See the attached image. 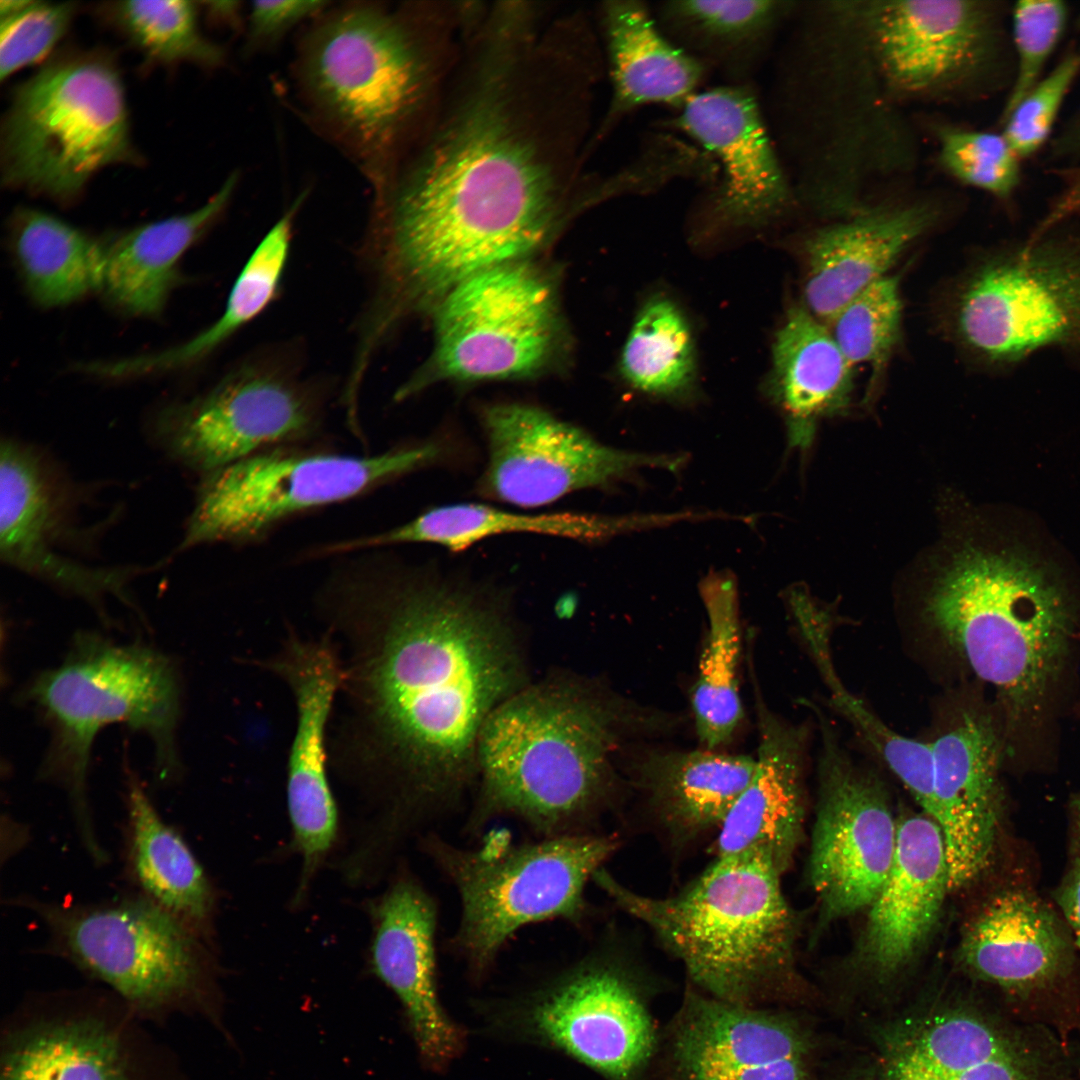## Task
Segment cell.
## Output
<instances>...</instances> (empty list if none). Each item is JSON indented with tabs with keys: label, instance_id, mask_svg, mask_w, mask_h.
Masks as SVG:
<instances>
[{
	"label": "cell",
	"instance_id": "f6af8a7d",
	"mask_svg": "<svg viewBox=\"0 0 1080 1080\" xmlns=\"http://www.w3.org/2000/svg\"><path fill=\"white\" fill-rule=\"evenodd\" d=\"M940 161L960 182L1000 199L1009 198L1020 180V158L1002 133L942 128Z\"/></svg>",
	"mask_w": 1080,
	"mask_h": 1080
},
{
	"label": "cell",
	"instance_id": "7dc6e473",
	"mask_svg": "<svg viewBox=\"0 0 1080 1080\" xmlns=\"http://www.w3.org/2000/svg\"><path fill=\"white\" fill-rule=\"evenodd\" d=\"M74 3L29 1L21 10L1 17L0 80L41 61L68 30Z\"/></svg>",
	"mask_w": 1080,
	"mask_h": 1080
},
{
	"label": "cell",
	"instance_id": "7bdbcfd3",
	"mask_svg": "<svg viewBox=\"0 0 1080 1080\" xmlns=\"http://www.w3.org/2000/svg\"><path fill=\"white\" fill-rule=\"evenodd\" d=\"M106 14L151 62H192L210 67L223 61L222 49L199 30L195 2L120 1L106 7Z\"/></svg>",
	"mask_w": 1080,
	"mask_h": 1080
},
{
	"label": "cell",
	"instance_id": "ac0fdd59",
	"mask_svg": "<svg viewBox=\"0 0 1080 1080\" xmlns=\"http://www.w3.org/2000/svg\"><path fill=\"white\" fill-rule=\"evenodd\" d=\"M716 164L700 195L706 231L758 230L781 219L795 196L755 85L700 90L669 121Z\"/></svg>",
	"mask_w": 1080,
	"mask_h": 1080
},
{
	"label": "cell",
	"instance_id": "816d5d0a",
	"mask_svg": "<svg viewBox=\"0 0 1080 1080\" xmlns=\"http://www.w3.org/2000/svg\"><path fill=\"white\" fill-rule=\"evenodd\" d=\"M1067 138L1068 140L1065 142L1066 146L1080 150V113L1074 121V124L1069 131Z\"/></svg>",
	"mask_w": 1080,
	"mask_h": 1080
},
{
	"label": "cell",
	"instance_id": "8d00e7d4",
	"mask_svg": "<svg viewBox=\"0 0 1080 1080\" xmlns=\"http://www.w3.org/2000/svg\"><path fill=\"white\" fill-rule=\"evenodd\" d=\"M756 759L714 750L652 752L639 784L664 826L680 840L719 828L750 782Z\"/></svg>",
	"mask_w": 1080,
	"mask_h": 1080
},
{
	"label": "cell",
	"instance_id": "ba28073f",
	"mask_svg": "<svg viewBox=\"0 0 1080 1080\" xmlns=\"http://www.w3.org/2000/svg\"><path fill=\"white\" fill-rule=\"evenodd\" d=\"M135 160L124 88L109 58H58L15 90L1 130L9 187L71 202L100 170Z\"/></svg>",
	"mask_w": 1080,
	"mask_h": 1080
},
{
	"label": "cell",
	"instance_id": "83f0119b",
	"mask_svg": "<svg viewBox=\"0 0 1080 1080\" xmlns=\"http://www.w3.org/2000/svg\"><path fill=\"white\" fill-rule=\"evenodd\" d=\"M56 489L47 466L26 445L2 440L0 448V554L8 565L101 607L120 597L121 568L82 565L52 549L60 528Z\"/></svg>",
	"mask_w": 1080,
	"mask_h": 1080
},
{
	"label": "cell",
	"instance_id": "603a6c76",
	"mask_svg": "<svg viewBox=\"0 0 1080 1080\" xmlns=\"http://www.w3.org/2000/svg\"><path fill=\"white\" fill-rule=\"evenodd\" d=\"M867 25L880 70L905 95L943 91L975 75L992 58V8L963 0L880 1Z\"/></svg>",
	"mask_w": 1080,
	"mask_h": 1080
},
{
	"label": "cell",
	"instance_id": "4316f807",
	"mask_svg": "<svg viewBox=\"0 0 1080 1080\" xmlns=\"http://www.w3.org/2000/svg\"><path fill=\"white\" fill-rule=\"evenodd\" d=\"M1075 945L1055 910L1033 888L1005 885L973 916L962 936L960 960L975 978L1027 997L1071 970Z\"/></svg>",
	"mask_w": 1080,
	"mask_h": 1080
},
{
	"label": "cell",
	"instance_id": "ab89813d",
	"mask_svg": "<svg viewBox=\"0 0 1080 1080\" xmlns=\"http://www.w3.org/2000/svg\"><path fill=\"white\" fill-rule=\"evenodd\" d=\"M300 195L264 236L238 275L221 316L196 337L160 353L120 360V377L160 372L192 364L210 354L259 316L278 292L288 260Z\"/></svg>",
	"mask_w": 1080,
	"mask_h": 1080
},
{
	"label": "cell",
	"instance_id": "2e32d148",
	"mask_svg": "<svg viewBox=\"0 0 1080 1080\" xmlns=\"http://www.w3.org/2000/svg\"><path fill=\"white\" fill-rule=\"evenodd\" d=\"M639 984L610 957H584L527 997L522 1024L608 1080H639L662 1042Z\"/></svg>",
	"mask_w": 1080,
	"mask_h": 1080
},
{
	"label": "cell",
	"instance_id": "60d3db41",
	"mask_svg": "<svg viewBox=\"0 0 1080 1080\" xmlns=\"http://www.w3.org/2000/svg\"><path fill=\"white\" fill-rule=\"evenodd\" d=\"M620 371L628 384L650 395L674 396L691 386L692 333L673 301L658 296L643 305L625 342Z\"/></svg>",
	"mask_w": 1080,
	"mask_h": 1080
},
{
	"label": "cell",
	"instance_id": "7402d4cb",
	"mask_svg": "<svg viewBox=\"0 0 1080 1080\" xmlns=\"http://www.w3.org/2000/svg\"><path fill=\"white\" fill-rule=\"evenodd\" d=\"M933 808L946 850L950 888L974 882L994 856L1003 814L1000 722L976 707L952 713L930 741Z\"/></svg>",
	"mask_w": 1080,
	"mask_h": 1080
},
{
	"label": "cell",
	"instance_id": "e575fe53",
	"mask_svg": "<svg viewBox=\"0 0 1080 1080\" xmlns=\"http://www.w3.org/2000/svg\"><path fill=\"white\" fill-rule=\"evenodd\" d=\"M853 368L827 325L802 305L789 309L773 343L772 376L791 446L807 447L817 420L848 406Z\"/></svg>",
	"mask_w": 1080,
	"mask_h": 1080
},
{
	"label": "cell",
	"instance_id": "5bb4252c",
	"mask_svg": "<svg viewBox=\"0 0 1080 1080\" xmlns=\"http://www.w3.org/2000/svg\"><path fill=\"white\" fill-rule=\"evenodd\" d=\"M326 400L284 356L255 355L163 416L158 434L171 456L205 475L268 449L310 444Z\"/></svg>",
	"mask_w": 1080,
	"mask_h": 1080
},
{
	"label": "cell",
	"instance_id": "f5cc1de1",
	"mask_svg": "<svg viewBox=\"0 0 1080 1080\" xmlns=\"http://www.w3.org/2000/svg\"><path fill=\"white\" fill-rule=\"evenodd\" d=\"M659 1080H675V1079H673V1078H671V1077H669V1076H666L665 1078H663V1079H659Z\"/></svg>",
	"mask_w": 1080,
	"mask_h": 1080
},
{
	"label": "cell",
	"instance_id": "484cf974",
	"mask_svg": "<svg viewBox=\"0 0 1080 1080\" xmlns=\"http://www.w3.org/2000/svg\"><path fill=\"white\" fill-rule=\"evenodd\" d=\"M891 868L869 905L857 953L861 976L878 987L896 981L928 940L950 890L945 844L923 811L897 820Z\"/></svg>",
	"mask_w": 1080,
	"mask_h": 1080
},
{
	"label": "cell",
	"instance_id": "cb8c5ba5",
	"mask_svg": "<svg viewBox=\"0 0 1080 1080\" xmlns=\"http://www.w3.org/2000/svg\"><path fill=\"white\" fill-rule=\"evenodd\" d=\"M271 669L288 683L296 728L288 757L287 803L293 844L302 859L299 886L309 888L338 827L326 765V727L345 672L326 642L293 639Z\"/></svg>",
	"mask_w": 1080,
	"mask_h": 1080
},
{
	"label": "cell",
	"instance_id": "f35d334b",
	"mask_svg": "<svg viewBox=\"0 0 1080 1080\" xmlns=\"http://www.w3.org/2000/svg\"><path fill=\"white\" fill-rule=\"evenodd\" d=\"M699 592L708 630L691 699L698 738L706 749L715 750L731 740L743 718L738 591L734 577L712 572L701 581Z\"/></svg>",
	"mask_w": 1080,
	"mask_h": 1080
},
{
	"label": "cell",
	"instance_id": "d6986e66",
	"mask_svg": "<svg viewBox=\"0 0 1080 1080\" xmlns=\"http://www.w3.org/2000/svg\"><path fill=\"white\" fill-rule=\"evenodd\" d=\"M787 1007L728 1003L687 985L662 1037L675 1080H823L821 1039Z\"/></svg>",
	"mask_w": 1080,
	"mask_h": 1080
},
{
	"label": "cell",
	"instance_id": "d4e9b609",
	"mask_svg": "<svg viewBox=\"0 0 1080 1080\" xmlns=\"http://www.w3.org/2000/svg\"><path fill=\"white\" fill-rule=\"evenodd\" d=\"M370 914L372 968L400 1000L424 1063L440 1070L461 1052L464 1032L447 1016L438 997L436 904L405 873L370 904Z\"/></svg>",
	"mask_w": 1080,
	"mask_h": 1080
},
{
	"label": "cell",
	"instance_id": "7c38bea8",
	"mask_svg": "<svg viewBox=\"0 0 1080 1080\" xmlns=\"http://www.w3.org/2000/svg\"><path fill=\"white\" fill-rule=\"evenodd\" d=\"M149 1026L103 986L30 992L1 1025L0 1080H187Z\"/></svg>",
	"mask_w": 1080,
	"mask_h": 1080
},
{
	"label": "cell",
	"instance_id": "d6a6232c",
	"mask_svg": "<svg viewBox=\"0 0 1080 1080\" xmlns=\"http://www.w3.org/2000/svg\"><path fill=\"white\" fill-rule=\"evenodd\" d=\"M664 35L725 85H755L793 3L779 0H666L654 5Z\"/></svg>",
	"mask_w": 1080,
	"mask_h": 1080
},
{
	"label": "cell",
	"instance_id": "f1b7e54d",
	"mask_svg": "<svg viewBox=\"0 0 1080 1080\" xmlns=\"http://www.w3.org/2000/svg\"><path fill=\"white\" fill-rule=\"evenodd\" d=\"M753 776L718 828L717 856L757 851L783 873L801 840L807 728L781 720L757 698Z\"/></svg>",
	"mask_w": 1080,
	"mask_h": 1080
},
{
	"label": "cell",
	"instance_id": "9a60e30c",
	"mask_svg": "<svg viewBox=\"0 0 1080 1080\" xmlns=\"http://www.w3.org/2000/svg\"><path fill=\"white\" fill-rule=\"evenodd\" d=\"M553 288L518 261L452 287L435 317L433 365L457 380L520 378L543 369L559 344Z\"/></svg>",
	"mask_w": 1080,
	"mask_h": 1080
},
{
	"label": "cell",
	"instance_id": "f546056e",
	"mask_svg": "<svg viewBox=\"0 0 1080 1080\" xmlns=\"http://www.w3.org/2000/svg\"><path fill=\"white\" fill-rule=\"evenodd\" d=\"M935 216L923 204L877 208L813 231L803 244L802 306L829 326L851 299L887 275Z\"/></svg>",
	"mask_w": 1080,
	"mask_h": 1080
},
{
	"label": "cell",
	"instance_id": "ee69618b",
	"mask_svg": "<svg viewBox=\"0 0 1080 1080\" xmlns=\"http://www.w3.org/2000/svg\"><path fill=\"white\" fill-rule=\"evenodd\" d=\"M901 321L899 279L886 275L851 299L828 327L848 362L868 365L875 381L898 343Z\"/></svg>",
	"mask_w": 1080,
	"mask_h": 1080
},
{
	"label": "cell",
	"instance_id": "bcb514c9",
	"mask_svg": "<svg viewBox=\"0 0 1080 1080\" xmlns=\"http://www.w3.org/2000/svg\"><path fill=\"white\" fill-rule=\"evenodd\" d=\"M1068 10L1058 0L1019 1L1012 9L1016 73L1003 120L1040 81L1066 25Z\"/></svg>",
	"mask_w": 1080,
	"mask_h": 1080
},
{
	"label": "cell",
	"instance_id": "44dd1931",
	"mask_svg": "<svg viewBox=\"0 0 1080 1080\" xmlns=\"http://www.w3.org/2000/svg\"><path fill=\"white\" fill-rule=\"evenodd\" d=\"M867 1048L854 1080H1050L1015 1033L949 998L876 1023Z\"/></svg>",
	"mask_w": 1080,
	"mask_h": 1080
},
{
	"label": "cell",
	"instance_id": "ffe728a7",
	"mask_svg": "<svg viewBox=\"0 0 1080 1080\" xmlns=\"http://www.w3.org/2000/svg\"><path fill=\"white\" fill-rule=\"evenodd\" d=\"M488 462L482 487L498 500L538 507L643 468L678 470L684 457L627 451L534 406L505 403L482 416Z\"/></svg>",
	"mask_w": 1080,
	"mask_h": 1080
},
{
	"label": "cell",
	"instance_id": "4fadbf2b",
	"mask_svg": "<svg viewBox=\"0 0 1080 1080\" xmlns=\"http://www.w3.org/2000/svg\"><path fill=\"white\" fill-rule=\"evenodd\" d=\"M302 78L318 110L356 146L373 152L389 145L419 107L427 63L398 17L358 6L315 31Z\"/></svg>",
	"mask_w": 1080,
	"mask_h": 1080
},
{
	"label": "cell",
	"instance_id": "277c9868",
	"mask_svg": "<svg viewBox=\"0 0 1080 1080\" xmlns=\"http://www.w3.org/2000/svg\"><path fill=\"white\" fill-rule=\"evenodd\" d=\"M783 873L764 853L717 856L673 896L626 887L604 868L592 880L644 923L683 965L689 984L722 1001L757 1007L809 1002L795 965L797 919Z\"/></svg>",
	"mask_w": 1080,
	"mask_h": 1080
},
{
	"label": "cell",
	"instance_id": "9c48e42d",
	"mask_svg": "<svg viewBox=\"0 0 1080 1080\" xmlns=\"http://www.w3.org/2000/svg\"><path fill=\"white\" fill-rule=\"evenodd\" d=\"M614 834L579 833L535 843L460 848L437 835L425 853L457 890L461 915L452 945L474 976L526 925L563 919L578 924L585 888L618 847Z\"/></svg>",
	"mask_w": 1080,
	"mask_h": 1080
},
{
	"label": "cell",
	"instance_id": "5b68a950",
	"mask_svg": "<svg viewBox=\"0 0 1080 1080\" xmlns=\"http://www.w3.org/2000/svg\"><path fill=\"white\" fill-rule=\"evenodd\" d=\"M922 616L943 648L994 689L1009 727L1042 716L1075 621L1065 593L1038 565L965 546L934 580Z\"/></svg>",
	"mask_w": 1080,
	"mask_h": 1080
},
{
	"label": "cell",
	"instance_id": "8992f818",
	"mask_svg": "<svg viewBox=\"0 0 1080 1080\" xmlns=\"http://www.w3.org/2000/svg\"><path fill=\"white\" fill-rule=\"evenodd\" d=\"M25 698L41 712L52 732L41 777L67 794L80 841L96 863L108 860L88 799L91 747L99 731L126 724L150 737L160 781L181 771L176 734L180 684L174 664L152 648L116 644L81 632L63 662L37 675Z\"/></svg>",
	"mask_w": 1080,
	"mask_h": 1080
},
{
	"label": "cell",
	"instance_id": "d590c367",
	"mask_svg": "<svg viewBox=\"0 0 1080 1080\" xmlns=\"http://www.w3.org/2000/svg\"><path fill=\"white\" fill-rule=\"evenodd\" d=\"M237 181L233 173L196 210L135 227L105 246L102 288L109 298L135 315L160 312L180 258L223 213Z\"/></svg>",
	"mask_w": 1080,
	"mask_h": 1080
},
{
	"label": "cell",
	"instance_id": "b9f144b4",
	"mask_svg": "<svg viewBox=\"0 0 1080 1080\" xmlns=\"http://www.w3.org/2000/svg\"><path fill=\"white\" fill-rule=\"evenodd\" d=\"M830 643L829 638L820 637L811 641L808 648L831 691L834 706L912 794L922 811L930 816L934 796L930 742L898 734L852 695L835 673Z\"/></svg>",
	"mask_w": 1080,
	"mask_h": 1080
},
{
	"label": "cell",
	"instance_id": "1f68e13d",
	"mask_svg": "<svg viewBox=\"0 0 1080 1080\" xmlns=\"http://www.w3.org/2000/svg\"><path fill=\"white\" fill-rule=\"evenodd\" d=\"M125 803L123 860L132 892L214 944L218 897L204 867L134 776Z\"/></svg>",
	"mask_w": 1080,
	"mask_h": 1080
},
{
	"label": "cell",
	"instance_id": "681fc988",
	"mask_svg": "<svg viewBox=\"0 0 1080 1080\" xmlns=\"http://www.w3.org/2000/svg\"><path fill=\"white\" fill-rule=\"evenodd\" d=\"M1054 899L1075 947L1080 950V794L1068 806L1066 863Z\"/></svg>",
	"mask_w": 1080,
	"mask_h": 1080
},
{
	"label": "cell",
	"instance_id": "7a4b0ae2",
	"mask_svg": "<svg viewBox=\"0 0 1080 1080\" xmlns=\"http://www.w3.org/2000/svg\"><path fill=\"white\" fill-rule=\"evenodd\" d=\"M520 68L487 56L363 248L376 279L423 306L483 270L538 248L560 212L562 179L520 95Z\"/></svg>",
	"mask_w": 1080,
	"mask_h": 1080
},
{
	"label": "cell",
	"instance_id": "836d02e7",
	"mask_svg": "<svg viewBox=\"0 0 1080 1080\" xmlns=\"http://www.w3.org/2000/svg\"><path fill=\"white\" fill-rule=\"evenodd\" d=\"M667 514L604 516L584 513L522 514L477 504L433 508L391 529L346 539L349 552L405 543L438 544L460 551L485 538L535 533L581 541H602L623 533L669 525Z\"/></svg>",
	"mask_w": 1080,
	"mask_h": 1080
},
{
	"label": "cell",
	"instance_id": "3957f363",
	"mask_svg": "<svg viewBox=\"0 0 1080 1080\" xmlns=\"http://www.w3.org/2000/svg\"><path fill=\"white\" fill-rule=\"evenodd\" d=\"M636 720L630 705L575 672L531 680L482 728L467 826L513 816L544 838L585 833L612 795L613 757Z\"/></svg>",
	"mask_w": 1080,
	"mask_h": 1080
},
{
	"label": "cell",
	"instance_id": "f907efd6",
	"mask_svg": "<svg viewBox=\"0 0 1080 1080\" xmlns=\"http://www.w3.org/2000/svg\"><path fill=\"white\" fill-rule=\"evenodd\" d=\"M326 4L324 1H255L250 8V35L254 40L279 37Z\"/></svg>",
	"mask_w": 1080,
	"mask_h": 1080
},
{
	"label": "cell",
	"instance_id": "52a82bcc",
	"mask_svg": "<svg viewBox=\"0 0 1080 1080\" xmlns=\"http://www.w3.org/2000/svg\"><path fill=\"white\" fill-rule=\"evenodd\" d=\"M33 914L61 959L117 995L140 1019L200 1017L227 1036L215 945L134 892L99 902L10 896Z\"/></svg>",
	"mask_w": 1080,
	"mask_h": 1080
},
{
	"label": "cell",
	"instance_id": "74e56055",
	"mask_svg": "<svg viewBox=\"0 0 1080 1080\" xmlns=\"http://www.w3.org/2000/svg\"><path fill=\"white\" fill-rule=\"evenodd\" d=\"M11 245L32 298L46 307L74 302L102 288L105 246L61 219L17 209Z\"/></svg>",
	"mask_w": 1080,
	"mask_h": 1080
},
{
	"label": "cell",
	"instance_id": "30bf717a",
	"mask_svg": "<svg viewBox=\"0 0 1080 1080\" xmlns=\"http://www.w3.org/2000/svg\"><path fill=\"white\" fill-rule=\"evenodd\" d=\"M437 455L431 443L368 455L311 444L259 452L203 475L178 550L255 544L293 518L366 495Z\"/></svg>",
	"mask_w": 1080,
	"mask_h": 1080
},
{
	"label": "cell",
	"instance_id": "4dcf8cb0",
	"mask_svg": "<svg viewBox=\"0 0 1080 1080\" xmlns=\"http://www.w3.org/2000/svg\"><path fill=\"white\" fill-rule=\"evenodd\" d=\"M600 19L612 84L602 131L643 106L676 111L701 90L710 72L664 35L648 4L606 1Z\"/></svg>",
	"mask_w": 1080,
	"mask_h": 1080
},
{
	"label": "cell",
	"instance_id": "e0dca14e",
	"mask_svg": "<svg viewBox=\"0 0 1080 1080\" xmlns=\"http://www.w3.org/2000/svg\"><path fill=\"white\" fill-rule=\"evenodd\" d=\"M821 734L819 804L809 879L826 919L868 908L891 868L897 820L883 782L840 744L826 715L812 703Z\"/></svg>",
	"mask_w": 1080,
	"mask_h": 1080
},
{
	"label": "cell",
	"instance_id": "8fae6325",
	"mask_svg": "<svg viewBox=\"0 0 1080 1080\" xmlns=\"http://www.w3.org/2000/svg\"><path fill=\"white\" fill-rule=\"evenodd\" d=\"M950 318L958 344L986 367L1052 348L1080 356V235L1053 229L987 253L963 275Z\"/></svg>",
	"mask_w": 1080,
	"mask_h": 1080
},
{
	"label": "cell",
	"instance_id": "c3c4849f",
	"mask_svg": "<svg viewBox=\"0 0 1080 1080\" xmlns=\"http://www.w3.org/2000/svg\"><path fill=\"white\" fill-rule=\"evenodd\" d=\"M1080 72V52L1066 56L1027 93L1003 120V136L1021 159L1049 137L1061 106Z\"/></svg>",
	"mask_w": 1080,
	"mask_h": 1080
},
{
	"label": "cell",
	"instance_id": "6da1fadb",
	"mask_svg": "<svg viewBox=\"0 0 1080 1080\" xmlns=\"http://www.w3.org/2000/svg\"><path fill=\"white\" fill-rule=\"evenodd\" d=\"M320 600L361 635L351 680L393 781L384 822L458 808L477 786L491 713L532 679L506 599L408 570L379 549L338 561Z\"/></svg>",
	"mask_w": 1080,
	"mask_h": 1080
}]
</instances>
